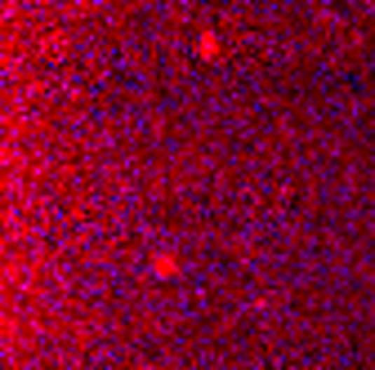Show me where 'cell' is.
Listing matches in <instances>:
<instances>
[{
  "label": "cell",
  "mask_w": 375,
  "mask_h": 370,
  "mask_svg": "<svg viewBox=\"0 0 375 370\" xmlns=\"http://www.w3.org/2000/svg\"><path fill=\"white\" fill-rule=\"evenodd\" d=\"M175 273H179V254L175 250H156L152 254V277L156 281H170Z\"/></svg>",
  "instance_id": "6da1fadb"
},
{
  "label": "cell",
  "mask_w": 375,
  "mask_h": 370,
  "mask_svg": "<svg viewBox=\"0 0 375 370\" xmlns=\"http://www.w3.org/2000/svg\"><path fill=\"white\" fill-rule=\"evenodd\" d=\"M219 49H224V45H219V32H201V36H197V54H201V58H219Z\"/></svg>",
  "instance_id": "7a4b0ae2"
}]
</instances>
